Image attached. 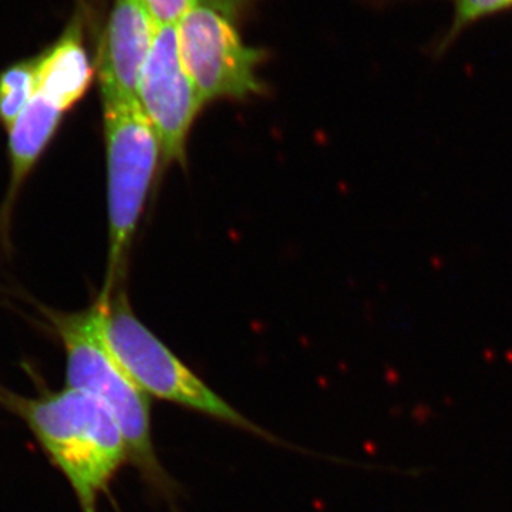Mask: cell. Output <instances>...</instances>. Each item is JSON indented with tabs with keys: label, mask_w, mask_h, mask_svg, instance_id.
I'll list each match as a JSON object with an SVG mask.
<instances>
[{
	"label": "cell",
	"mask_w": 512,
	"mask_h": 512,
	"mask_svg": "<svg viewBox=\"0 0 512 512\" xmlns=\"http://www.w3.org/2000/svg\"><path fill=\"white\" fill-rule=\"evenodd\" d=\"M0 406L28 424L72 485L82 512H96L100 494L130 461L126 437L109 407L67 386L37 397L0 386Z\"/></svg>",
	"instance_id": "1"
},
{
	"label": "cell",
	"mask_w": 512,
	"mask_h": 512,
	"mask_svg": "<svg viewBox=\"0 0 512 512\" xmlns=\"http://www.w3.org/2000/svg\"><path fill=\"white\" fill-rule=\"evenodd\" d=\"M45 315L66 353V386L92 394L109 407L126 437L131 463L148 483L168 491L170 478L158 461L151 436L150 396L128 375L107 343L100 302L80 312L46 309Z\"/></svg>",
	"instance_id": "2"
},
{
	"label": "cell",
	"mask_w": 512,
	"mask_h": 512,
	"mask_svg": "<svg viewBox=\"0 0 512 512\" xmlns=\"http://www.w3.org/2000/svg\"><path fill=\"white\" fill-rule=\"evenodd\" d=\"M103 330L114 355L126 367L128 375L150 397L165 400L224 421L229 426L247 430L272 440L261 427L214 392L207 383L192 373L150 329L134 315L124 291L114 289L101 293Z\"/></svg>",
	"instance_id": "3"
},
{
	"label": "cell",
	"mask_w": 512,
	"mask_h": 512,
	"mask_svg": "<svg viewBox=\"0 0 512 512\" xmlns=\"http://www.w3.org/2000/svg\"><path fill=\"white\" fill-rule=\"evenodd\" d=\"M109 198V265L103 292L116 289L148 191L163 161V147L138 103L103 106Z\"/></svg>",
	"instance_id": "4"
},
{
	"label": "cell",
	"mask_w": 512,
	"mask_h": 512,
	"mask_svg": "<svg viewBox=\"0 0 512 512\" xmlns=\"http://www.w3.org/2000/svg\"><path fill=\"white\" fill-rule=\"evenodd\" d=\"M249 0H192L175 25L178 53L204 104L244 100L264 92L256 67L265 59L262 49L248 46L239 20Z\"/></svg>",
	"instance_id": "5"
},
{
	"label": "cell",
	"mask_w": 512,
	"mask_h": 512,
	"mask_svg": "<svg viewBox=\"0 0 512 512\" xmlns=\"http://www.w3.org/2000/svg\"><path fill=\"white\" fill-rule=\"evenodd\" d=\"M138 104L157 131L164 163L184 161L188 134L205 104L181 63L175 25L157 28L138 83Z\"/></svg>",
	"instance_id": "6"
},
{
	"label": "cell",
	"mask_w": 512,
	"mask_h": 512,
	"mask_svg": "<svg viewBox=\"0 0 512 512\" xmlns=\"http://www.w3.org/2000/svg\"><path fill=\"white\" fill-rule=\"evenodd\" d=\"M157 28L140 0H114L97 57L103 106L138 103V83Z\"/></svg>",
	"instance_id": "7"
},
{
	"label": "cell",
	"mask_w": 512,
	"mask_h": 512,
	"mask_svg": "<svg viewBox=\"0 0 512 512\" xmlns=\"http://www.w3.org/2000/svg\"><path fill=\"white\" fill-rule=\"evenodd\" d=\"M64 113L42 94L36 93L18 121L10 128V180L5 201L0 210V229H6L13 204L29 174L52 143Z\"/></svg>",
	"instance_id": "8"
},
{
	"label": "cell",
	"mask_w": 512,
	"mask_h": 512,
	"mask_svg": "<svg viewBox=\"0 0 512 512\" xmlns=\"http://www.w3.org/2000/svg\"><path fill=\"white\" fill-rule=\"evenodd\" d=\"M93 64L83 43L80 23H73L55 46L37 56L36 93L67 113L92 86Z\"/></svg>",
	"instance_id": "9"
},
{
	"label": "cell",
	"mask_w": 512,
	"mask_h": 512,
	"mask_svg": "<svg viewBox=\"0 0 512 512\" xmlns=\"http://www.w3.org/2000/svg\"><path fill=\"white\" fill-rule=\"evenodd\" d=\"M453 6V18L447 29L429 46V55L440 59L466 30L483 20L512 12V0H447Z\"/></svg>",
	"instance_id": "10"
},
{
	"label": "cell",
	"mask_w": 512,
	"mask_h": 512,
	"mask_svg": "<svg viewBox=\"0 0 512 512\" xmlns=\"http://www.w3.org/2000/svg\"><path fill=\"white\" fill-rule=\"evenodd\" d=\"M37 57L0 73V124L12 128L36 94Z\"/></svg>",
	"instance_id": "11"
},
{
	"label": "cell",
	"mask_w": 512,
	"mask_h": 512,
	"mask_svg": "<svg viewBox=\"0 0 512 512\" xmlns=\"http://www.w3.org/2000/svg\"><path fill=\"white\" fill-rule=\"evenodd\" d=\"M157 26L177 25L192 0H140Z\"/></svg>",
	"instance_id": "12"
}]
</instances>
